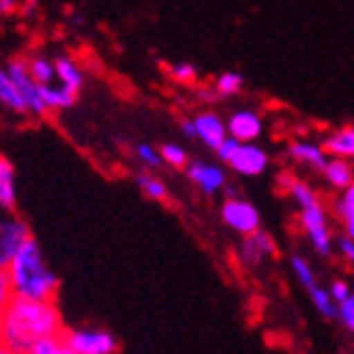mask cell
<instances>
[{
    "label": "cell",
    "mask_w": 354,
    "mask_h": 354,
    "mask_svg": "<svg viewBox=\"0 0 354 354\" xmlns=\"http://www.w3.org/2000/svg\"><path fill=\"white\" fill-rule=\"evenodd\" d=\"M241 86H243L241 74L224 72V74H219V79H216L214 91H216V96H234V94H239V91H241Z\"/></svg>",
    "instance_id": "obj_23"
},
{
    "label": "cell",
    "mask_w": 354,
    "mask_h": 354,
    "mask_svg": "<svg viewBox=\"0 0 354 354\" xmlns=\"http://www.w3.org/2000/svg\"><path fill=\"white\" fill-rule=\"evenodd\" d=\"M42 96H44V104H47V109L50 111H64V109H72V106L77 104L79 91H74V88L64 86V84L55 82V84L42 86Z\"/></svg>",
    "instance_id": "obj_16"
},
{
    "label": "cell",
    "mask_w": 354,
    "mask_h": 354,
    "mask_svg": "<svg viewBox=\"0 0 354 354\" xmlns=\"http://www.w3.org/2000/svg\"><path fill=\"white\" fill-rule=\"evenodd\" d=\"M136 185H138L140 192H143L145 197H150V199H167V197H170V189H167V185L162 183L160 177L148 175V172H138V175H136Z\"/></svg>",
    "instance_id": "obj_22"
},
{
    "label": "cell",
    "mask_w": 354,
    "mask_h": 354,
    "mask_svg": "<svg viewBox=\"0 0 354 354\" xmlns=\"http://www.w3.org/2000/svg\"><path fill=\"white\" fill-rule=\"evenodd\" d=\"M337 249H339V254H342L344 259L354 266V241H352V239H347V236L337 239Z\"/></svg>",
    "instance_id": "obj_35"
},
{
    "label": "cell",
    "mask_w": 354,
    "mask_h": 354,
    "mask_svg": "<svg viewBox=\"0 0 354 354\" xmlns=\"http://www.w3.org/2000/svg\"><path fill=\"white\" fill-rule=\"evenodd\" d=\"M15 167L8 158L0 155V209H15Z\"/></svg>",
    "instance_id": "obj_17"
},
{
    "label": "cell",
    "mask_w": 354,
    "mask_h": 354,
    "mask_svg": "<svg viewBox=\"0 0 354 354\" xmlns=\"http://www.w3.org/2000/svg\"><path fill=\"white\" fill-rule=\"evenodd\" d=\"M194 126H197V138L212 150H216L229 138L227 123L221 121V116L214 113V111H202V113H197V116H194Z\"/></svg>",
    "instance_id": "obj_12"
},
{
    "label": "cell",
    "mask_w": 354,
    "mask_h": 354,
    "mask_svg": "<svg viewBox=\"0 0 354 354\" xmlns=\"http://www.w3.org/2000/svg\"><path fill=\"white\" fill-rule=\"evenodd\" d=\"M300 224H303L305 234H308L313 249L320 256H330L332 254V234H330V224H327V212L322 209L320 202L300 209Z\"/></svg>",
    "instance_id": "obj_6"
},
{
    "label": "cell",
    "mask_w": 354,
    "mask_h": 354,
    "mask_svg": "<svg viewBox=\"0 0 354 354\" xmlns=\"http://www.w3.org/2000/svg\"><path fill=\"white\" fill-rule=\"evenodd\" d=\"M12 300H15V288H12L10 271L0 266V310H6Z\"/></svg>",
    "instance_id": "obj_29"
},
{
    "label": "cell",
    "mask_w": 354,
    "mask_h": 354,
    "mask_svg": "<svg viewBox=\"0 0 354 354\" xmlns=\"http://www.w3.org/2000/svg\"><path fill=\"white\" fill-rule=\"evenodd\" d=\"M0 354H17V352H12L10 347H6V344L0 342Z\"/></svg>",
    "instance_id": "obj_40"
},
{
    "label": "cell",
    "mask_w": 354,
    "mask_h": 354,
    "mask_svg": "<svg viewBox=\"0 0 354 354\" xmlns=\"http://www.w3.org/2000/svg\"><path fill=\"white\" fill-rule=\"evenodd\" d=\"M59 308L55 300H22L15 298L3 310L0 342L17 354H28L35 342L47 337H62Z\"/></svg>",
    "instance_id": "obj_1"
},
{
    "label": "cell",
    "mask_w": 354,
    "mask_h": 354,
    "mask_svg": "<svg viewBox=\"0 0 354 354\" xmlns=\"http://www.w3.org/2000/svg\"><path fill=\"white\" fill-rule=\"evenodd\" d=\"M28 69H30V74H32V79H37V84H42V86L57 82V64L52 57H44V55L30 57Z\"/></svg>",
    "instance_id": "obj_20"
},
{
    "label": "cell",
    "mask_w": 354,
    "mask_h": 354,
    "mask_svg": "<svg viewBox=\"0 0 354 354\" xmlns=\"http://www.w3.org/2000/svg\"><path fill=\"white\" fill-rule=\"evenodd\" d=\"M15 8H17V0H0V12H3V15L12 12Z\"/></svg>",
    "instance_id": "obj_38"
},
{
    "label": "cell",
    "mask_w": 354,
    "mask_h": 354,
    "mask_svg": "<svg viewBox=\"0 0 354 354\" xmlns=\"http://www.w3.org/2000/svg\"><path fill=\"white\" fill-rule=\"evenodd\" d=\"M133 153H136V158H138L145 167H160L162 165L160 150H155V145H150V143H138L136 148H133Z\"/></svg>",
    "instance_id": "obj_27"
},
{
    "label": "cell",
    "mask_w": 354,
    "mask_h": 354,
    "mask_svg": "<svg viewBox=\"0 0 354 354\" xmlns=\"http://www.w3.org/2000/svg\"><path fill=\"white\" fill-rule=\"evenodd\" d=\"M295 180L290 175H288V172H281V175H278V185H281L283 189H290V185H293Z\"/></svg>",
    "instance_id": "obj_39"
},
{
    "label": "cell",
    "mask_w": 354,
    "mask_h": 354,
    "mask_svg": "<svg viewBox=\"0 0 354 354\" xmlns=\"http://www.w3.org/2000/svg\"><path fill=\"white\" fill-rule=\"evenodd\" d=\"M239 143H241V140H236V138H232V136H229V138L224 140V143H221L219 148L214 150L216 158H219L221 162H229V158L234 155V150H236V145H239Z\"/></svg>",
    "instance_id": "obj_33"
},
{
    "label": "cell",
    "mask_w": 354,
    "mask_h": 354,
    "mask_svg": "<svg viewBox=\"0 0 354 354\" xmlns=\"http://www.w3.org/2000/svg\"><path fill=\"white\" fill-rule=\"evenodd\" d=\"M180 131H183L187 138H197V126H194V118H185V121L180 123Z\"/></svg>",
    "instance_id": "obj_36"
},
{
    "label": "cell",
    "mask_w": 354,
    "mask_h": 354,
    "mask_svg": "<svg viewBox=\"0 0 354 354\" xmlns=\"http://www.w3.org/2000/svg\"><path fill=\"white\" fill-rule=\"evenodd\" d=\"M55 64H57V82L64 84V86H69V88H74V91H79V88L84 86L82 66H79L72 57L59 55L55 59Z\"/></svg>",
    "instance_id": "obj_19"
},
{
    "label": "cell",
    "mask_w": 354,
    "mask_h": 354,
    "mask_svg": "<svg viewBox=\"0 0 354 354\" xmlns=\"http://www.w3.org/2000/svg\"><path fill=\"white\" fill-rule=\"evenodd\" d=\"M227 128L232 138L241 140V143H256V138H261V133H263V121L256 111L239 109L229 116Z\"/></svg>",
    "instance_id": "obj_10"
},
{
    "label": "cell",
    "mask_w": 354,
    "mask_h": 354,
    "mask_svg": "<svg viewBox=\"0 0 354 354\" xmlns=\"http://www.w3.org/2000/svg\"><path fill=\"white\" fill-rule=\"evenodd\" d=\"M322 148L327 150V155L332 158H354V126H344L339 131H335L332 136H327Z\"/></svg>",
    "instance_id": "obj_15"
},
{
    "label": "cell",
    "mask_w": 354,
    "mask_h": 354,
    "mask_svg": "<svg viewBox=\"0 0 354 354\" xmlns=\"http://www.w3.org/2000/svg\"><path fill=\"white\" fill-rule=\"evenodd\" d=\"M290 197L298 202V207L303 209V207H310V205H315L317 202V197H315V192H313V187H310L308 183H300V180H295L293 185H290Z\"/></svg>",
    "instance_id": "obj_28"
},
{
    "label": "cell",
    "mask_w": 354,
    "mask_h": 354,
    "mask_svg": "<svg viewBox=\"0 0 354 354\" xmlns=\"http://www.w3.org/2000/svg\"><path fill=\"white\" fill-rule=\"evenodd\" d=\"M6 69H8V74H10L12 82H15V86H17V91H20L25 106H28V113L39 116V118L47 116L50 109H47V104H44L42 84H37V79H32V74H30V69H28V62L15 59V62H10Z\"/></svg>",
    "instance_id": "obj_5"
},
{
    "label": "cell",
    "mask_w": 354,
    "mask_h": 354,
    "mask_svg": "<svg viewBox=\"0 0 354 354\" xmlns=\"http://www.w3.org/2000/svg\"><path fill=\"white\" fill-rule=\"evenodd\" d=\"M337 214H339V219H347V216H354V183L349 185L347 189H344V194H342V199L337 202Z\"/></svg>",
    "instance_id": "obj_32"
},
{
    "label": "cell",
    "mask_w": 354,
    "mask_h": 354,
    "mask_svg": "<svg viewBox=\"0 0 354 354\" xmlns=\"http://www.w3.org/2000/svg\"><path fill=\"white\" fill-rule=\"evenodd\" d=\"M167 72H170V77L180 84H192L194 79H197V66L187 64V62H180V64L167 66Z\"/></svg>",
    "instance_id": "obj_30"
},
{
    "label": "cell",
    "mask_w": 354,
    "mask_h": 354,
    "mask_svg": "<svg viewBox=\"0 0 354 354\" xmlns=\"http://www.w3.org/2000/svg\"><path fill=\"white\" fill-rule=\"evenodd\" d=\"M32 239L30 224L15 209H0V266L8 268L20 249Z\"/></svg>",
    "instance_id": "obj_4"
},
{
    "label": "cell",
    "mask_w": 354,
    "mask_h": 354,
    "mask_svg": "<svg viewBox=\"0 0 354 354\" xmlns=\"http://www.w3.org/2000/svg\"><path fill=\"white\" fill-rule=\"evenodd\" d=\"M342 224H344V236L354 241V216H347V219H342Z\"/></svg>",
    "instance_id": "obj_37"
},
{
    "label": "cell",
    "mask_w": 354,
    "mask_h": 354,
    "mask_svg": "<svg viewBox=\"0 0 354 354\" xmlns=\"http://www.w3.org/2000/svg\"><path fill=\"white\" fill-rule=\"evenodd\" d=\"M160 155H162V162H167V165H172V167H187L189 165L187 150L177 143L160 145Z\"/></svg>",
    "instance_id": "obj_25"
},
{
    "label": "cell",
    "mask_w": 354,
    "mask_h": 354,
    "mask_svg": "<svg viewBox=\"0 0 354 354\" xmlns=\"http://www.w3.org/2000/svg\"><path fill=\"white\" fill-rule=\"evenodd\" d=\"M221 221H224L232 232L243 234V236L259 232V227H261L259 209H256L251 202L239 199V197L227 199V202L221 205Z\"/></svg>",
    "instance_id": "obj_7"
},
{
    "label": "cell",
    "mask_w": 354,
    "mask_h": 354,
    "mask_svg": "<svg viewBox=\"0 0 354 354\" xmlns=\"http://www.w3.org/2000/svg\"><path fill=\"white\" fill-rule=\"evenodd\" d=\"M0 106L12 111V113H17V116H25V113H28V106L22 101L20 91H17L15 82L10 79L6 66H0Z\"/></svg>",
    "instance_id": "obj_14"
},
{
    "label": "cell",
    "mask_w": 354,
    "mask_h": 354,
    "mask_svg": "<svg viewBox=\"0 0 354 354\" xmlns=\"http://www.w3.org/2000/svg\"><path fill=\"white\" fill-rule=\"evenodd\" d=\"M227 165L239 175L259 177L268 170V153L256 143H239Z\"/></svg>",
    "instance_id": "obj_8"
},
{
    "label": "cell",
    "mask_w": 354,
    "mask_h": 354,
    "mask_svg": "<svg viewBox=\"0 0 354 354\" xmlns=\"http://www.w3.org/2000/svg\"><path fill=\"white\" fill-rule=\"evenodd\" d=\"M0 325H3V310H0Z\"/></svg>",
    "instance_id": "obj_41"
},
{
    "label": "cell",
    "mask_w": 354,
    "mask_h": 354,
    "mask_svg": "<svg viewBox=\"0 0 354 354\" xmlns=\"http://www.w3.org/2000/svg\"><path fill=\"white\" fill-rule=\"evenodd\" d=\"M349 293H352V290H349V286L344 281H335L330 286V295L335 298V303H337V305L342 303V300H347Z\"/></svg>",
    "instance_id": "obj_34"
},
{
    "label": "cell",
    "mask_w": 354,
    "mask_h": 354,
    "mask_svg": "<svg viewBox=\"0 0 354 354\" xmlns=\"http://www.w3.org/2000/svg\"><path fill=\"white\" fill-rule=\"evenodd\" d=\"M15 288V298L22 300H55L59 293V276L47 263L44 251L37 239H30L20 249V254L8 266Z\"/></svg>",
    "instance_id": "obj_2"
},
{
    "label": "cell",
    "mask_w": 354,
    "mask_h": 354,
    "mask_svg": "<svg viewBox=\"0 0 354 354\" xmlns=\"http://www.w3.org/2000/svg\"><path fill=\"white\" fill-rule=\"evenodd\" d=\"M278 251L276 241H273L271 234L266 232H254L249 236L241 239V246H239V259L243 261L246 266H259L266 256H273Z\"/></svg>",
    "instance_id": "obj_11"
},
{
    "label": "cell",
    "mask_w": 354,
    "mask_h": 354,
    "mask_svg": "<svg viewBox=\"0 0 354 354\" xmlns=\"http://www.w3.org/2000/svg\"><path fill=\"white\" fill-rule=\"evenodd\" d=\"M337 320L344 325V330H349L354 335V293H349V298L339 303V308H337Z\"/></svg>",
    "instance_id": "obj_31"
},
{
    "label": "cell",
    "mask_w": 354,
    "mask_h": 354,
    "mask_svg": "<svg viewBox=\"0 0 354 354\" xmlns=\"http://www.w3.org/2000/svg\"><path fill=\"white\" fill-rule=\"evenodd\" d=\"M28 354H74V352L66 347L62 337H47V339L35 342Z\"/></svg>",
    "instance_id": "obj_26"
},
{
    "label": "cell",
    "mask_w": 354,
    "mask_h": 354,
    "mask_svg": "<svg viewBox=\"0 0 354 354\" xmlns=\"http://www.w3.org/2000/svg\"><path fill=\"white\" fill-rule=\"evenodd\" d=\"M322 175H325V180L332 187H337V189H347L349 185L354 183V170L344 158H330V162H327V167L322 170Z\"/></svg>",
    "instance_id": "obj_18"
},
{
    "label": "cell",
    "mask_w": 354,
    "mask_h": 354,
    "mask_svg": "<svg viewBox=\"0 0 354 354\" xmlns=\"http://www.w3.org/2000/svg\"><path fill=\"white\" fill-rule=\"evenodd\" d=\"M62 339L74 354H116L118 339L104 327L82 325L62 332Z\"/></svg>",
    "instance_id": "obj_3"
},
{
    "label": "cell",
    "mask_w": 354,
    "mask_h": 354,
    "mask_svg": "<svg viewBox=\"0 0 354 354\" xmlns=\"http://www.w3.org/2000/svg\"><path fill=\"white\" fill-rule=\"evenodd\" d=\"M189 183H194L205 194H216L227 187V172L221 170L219 165H212V162L202 160H189V165L185 167Z\"/></svg>",
    "instance_id": "obj_9"
},
{
    "label": "cell",
    "mask_w": 354,
    "mask_h": 354,
    "mask_svg": "<svg viewBox=\"0 0 354 354\" xmlns=\"http://www.w3.org/2000/svg\"><path fill=\"white\" fill-rule=\"evenodd\" d=\"M290 268H293V276L298 278L303 288H310L317 283L315 271H313V263H310L305 256H293V259H290Z\"/></svg>",
    "instance_id": "obj_24"
},
{
    "label": "cell",
    "mask_w": 354,
    "mask_h": 354,
    "mask_svg": "<svg viewBox=\"0 0 354 354\" xmlns=\"http://www.w3.org/2000/svg\"><path fill=\"white\" fill-rule=\"evenodd\" d=\"M288 158L303 162V165L315 167V170H325L330 158H327V150L317 143H308V140H298V143L288 145Z\"/></svg>",
    "instance_id": "obj_13"
},
{
    "label": "cell",
    "mask_w": 354,
    "mask_h": 354,
    "mask_svg": "<svg viewBox=\"0 0 354 354\" xmlns=\"http://www.w3.org/2000/svg\"><path fill=\"white\" fill-rule=\"evenodd\" d=\"M310 295V300H313V305H315V310L320 313L322 317H327V320H335L337 317V308L339 305L335 303V298L330 295V288H322V286H310L305 288Z\"/></svg>",
    "instance_id": "obj_21"
}]
</instances>
